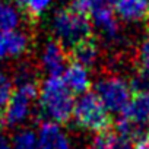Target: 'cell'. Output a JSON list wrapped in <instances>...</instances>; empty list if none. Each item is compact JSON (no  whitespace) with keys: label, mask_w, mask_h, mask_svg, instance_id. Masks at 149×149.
<instances>
[{"label":"cell","mask_w":149,"mask_h":149,"mask_svg":"<svg viewBox=\"0 0 149 149\" xmlns=\"http://www.w3.org/2000/svg\"><path fill=\"white\" fill-rule=\"evenodd\" d=\"M37 136L40 149H72L67 134L57 123L44 121Z\"/></svg>","instance_id":"cell-7"},{"label":"cell","mask_w":149,"mask_h":149,"mask_svg":"<svg viewBox=\"0 0 149 149\" xmlns=\"http://www.w3.org/2000/svg\"><path fill=\"white\" fill-rule=\"evenodd\" d=\"M110 146H111V133L102 132L94 137V140L86 149H110Z\"/></svg>","instance_id":"cell-21"},{"label":"cell","mask_w":149,"mask_h":149,"mask_svg":"<svg viewBox=\"0 0 149 149\" xmlns=\"http://www.w3.org/2000/svg\"><path fill=\"white\" fill-rule=\"evenodd\" d=\"M0 149H12V143L2 132H0Z\"/></svg>","instance_id":"cell-23"},{"label":"cell","mask_w":149,"mask_h":149,"mask_svg":"<svg viewBox=\"0 0 149 149\" xmlns=\"http://www.w3.org/2000/svg\"><path fill=\"white\" fill-rule=\"evenodd\" d=\"M117 18L124 22H140L149 15V0H117Z\"/></svg>","instance_id":"cell-11"},{"label":"cell","mask_w":149,"mask_h":149,"mask_svg":"<svg viewBox=\"0 0 149 149\" xmlns=\"http://www.w3.org/2000/svg\"><path fill=\"white\" fill-rule=\"evenodd\" d=\"M12 82L3 72H0V110H5L12 98Z\"/></svg>","instance_id":"cell-18"},{"label":"cell","mask_w":149,"mask_h":149,"mask_svg":"<svg viewBox=\"0 0 149 149\" xmlns=\"http://www.w3.org/2000/svg\"><path fill=\"white\" fill-rule=\"evenodd\" d=\"M21 12L28 16L38 18L44 15L53 5V0H12Z\"/></svg>","instance_id":"cell-15"},{"label":"cell","mask_w":149,"mask_h":149,"mask_svg":"<svg viewBox=\"0 0 149 149\" xmlns=\"http://www.w3.org/2000/svg\"><path fill=\"white\" fill-rule=\"evenodd\" d=\"M51 31L64 48H74L81 42L89 40L92 32V24L89 18L84 13H79L72 8L58 9L51 19Z\"/></svg>","instance_id":"cell-2"},{"label":"cell","mask_w":149,"mask_h":149,"mask_svg":"<svg viewBox=\"0 0 149 149\" xmlns=\"http://www.w3.org/2000/svg\"><path fill=\"white\" fill-rule=\"evenodd\" d=\"M72 57H73V63H78L88 69L98 61L100 47L95 41H92L89 38V40L81 42L79 45H76L74 48H72Z\"/></svg>","instance_id":"cell-13"},{"label":"cell","mask_w":149,"mask_h":149,"mask_svg":"<svg viewBox=\"0 0 149 149\" xmlns=\"http://www.w3.org/2000/svg\"><path fill=\"white\" fill-rule=\"evenodd\" d=\"M21 21L22 12L12 0H0V32L16 31Z\"/></svg>","instance_id":"cell-14"},{"label":"cell","mask_w":149,"mask_h":149,"mask_svg":"<svg viewBox=\"0 0 149 149\" xmlns=\"http://www.w3.org/2000/svg\"><path fill=\"white\" fill-rule=\"evenodd\" d=\"M73 92L66 86L63 78H47L40 89V107L44 116L53 123H66L74 110Z\"/></svg>","instance_id":"cell-1"},{"label":"cell","mask_w":149,"mask_h":149,"mask_svg":"<svg viewBox=\"0 0 149 149\" xmlns=\"http://www.w3.org/2000/svg\"><path fill=\"white\" fill-rule=\"evenodd\" d=\"M121 117L143 130L149 124V92L134 94Z\"/></svg>","instance_id":"cell-10"},{"label":"cell","mask_w":149,"mask_h":149,"mask_svg":"<svg viewBox=\"0 0 149 149\" xmlns=\"http://www.w3.org/2000/svg\"><path fill=\"white\" fill-rule=\"evenodd\" d=\"M133 139L123 136L120 133H111V146L110 149H133Z\"/></svg>","instance_id":"cell-20"},{"label":"cell","mask_w":149,"mask_h":149,"mask_svg":"<svg viewBox=\"0 0 149 149\" xmlns=\"http://www.w3.org/2000/svg\"><path fill=\"white\" fill-rule=\"evenodd\" d=\"M132 88L120 76H105L95 85V95L104 104L108 113L123 114L132 101Z\"/></svg>","instance_id":"cell-4"},{"label":"cell","mask_w":149,"mask_h":149,"mask_svg":"<svg viewBox=\"0 0 149 149\" xmlns=\"http://www.w3.org/2000/svg\"><path fill=\"white\" fill-rule=\"evenodd\" d=\"M12 149H40L38 136L28 129L19 130L12 140Z\"/></svg>","instance_id":"cell-17"},{"label":"cell","mask_w":149,"mask_h":149,"mask_svg":"<svg viewBox=\"0 0 149 149\" xmlns=\"http://www.w3.org/2000/svg\"><path fill=\"white\" fill-rule=\"evenodd\" d=\"M29 47V37L24 31L0 32V61L6 57H19Z\"/></svg>","instance_id":"cell-9"},{"label":"cell","mask_w":149,"mask_h":149,"mask_svg":"<svg viewBox=\"0 0 149 149\" xmlns=\"http://www.w3.org/2000/svg\"><path fill=\"white\" fill-rule=\"evenodd\" d=\"M116 3L117 0H72V9L84 15H91L100 9H110Z\"/></svg>","instance_id":"cell-16"},{"label":"cell","mask_w":149,"mask_h":149,"mask_svg":"<svg viewBox=\"0 0 149 149\" xmlns=\"http://www.w3.org/2000/svg\"><path fill=\"white\" fill-rule=\"evenodd\" d=\"M146 21H148V28H149V15H148V18H146Z\"/></svg>","instance_id":"cell-24"},{"label":"cell","mask_w":149,"mask_h":149,"mask_svg":"<svg viewBox=\"0 0 149 149\" xmlns=\"http://www.w3.org/2000/svg\"><path fill=\"white\" fill-rule=\"evenodd\" d=\"M137 60H139V70H142L149 78V37H146L137 51Z\"/></svg>","instance_id":"cell-19"},{"label":"cell","mask_w":149,"mask_h":149,"mask_svg":"<svg viewBox=\"0 0 149 149\" xmlns=\"http://www.w3.org/2000/svg\"><path fill=\"white\" fill-rule=\"evenodd\" d=\"M91 24L104 40L113 42L120 38L118 19L111 9H100L91 13Z\"/></svg>","instance_id":"cell-8"},{"label":"cell","mask_w":149,"mask_h":149,"mask_svg":"<svg viewBox=\"0 0 149 149\" xmlns=\"http://www.w3.org/2000/svg\"><path fill=\"white\" fill-rule=\"evenodd\" d=\"M73 117L76 124L85 130H92L97 133L107 132L110 127V116L100 98L92 94H84L74 104Z\"/></svg>","instance_id":"cell-3"},{"label":"cell","mask_w":149,"mask_h":149,"mask_svg":"<svg viewBox=\"0 0 149 149\" xmlns=\"http://www.w3.org/2000/svg\"><path fill=\"white\" fill-rule=\"evenodd\" d=\"M133 149H149V133L145 132L133 142Z\"/></svg>","instance_id":"cell-22"},{"label":"cell","mask_w":149,"mask_h":149,"mask_svg":"<svg viewBox=\"0 0 149 149\" xmlns=\"http://www.w3.org/2000/svg\"><path fill=\"white\" fill-rule=\"evenodd\" d=\"M37 94H38L37 84L19 85L16 91L12 94V98L5 108L3 121L10 127L22 124L32 113Z\"/></svg>","instance_id":"cell-5"},{"label":"cell","mask_w":149,"mask_h":149,"mask_svg":"<svg viewBox=\"0 0 149 149\" xmlns=\"http://www.w3.org/2000/svg\"><path fill=\"white\" fill-rule=\"evenodd\" d=\"M41 63L50 76H60L67 69V53L58 41H48L41 54Z\"/></svg>","instance_id":"cell-6"},{"label":"cell","mask_w":149,"mask_h":149,"mask_svg":"<svg viewBox=\"0 0 149 149\" xmlns=\"http://www.w3.org/2000/svg\"><path fill=\"white\" fill-rule=\"evenodd\" d=\"M63 82L72 92L76 94H86L91 88V78L88 69L78 63H72L67 66V69L63 73Z\"/></svg>","instance_id":"cell-12"}]
</instances>
